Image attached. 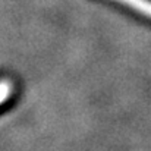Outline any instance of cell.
Instances as JSON below:
<instances>
[{"instance_id":"6da1fadb","label":"cell","mask_w":151,"mask_h":151,"mask_svg":"<svg viewBox=\"0 0 151 151\" xmlns=\"http://www.w3.org/2000/svg\"><path fill=\"white\" fill-rule=\"evenodd\" d=\"M151 19V0H110Z\"/></svg>"}]
</instances>
